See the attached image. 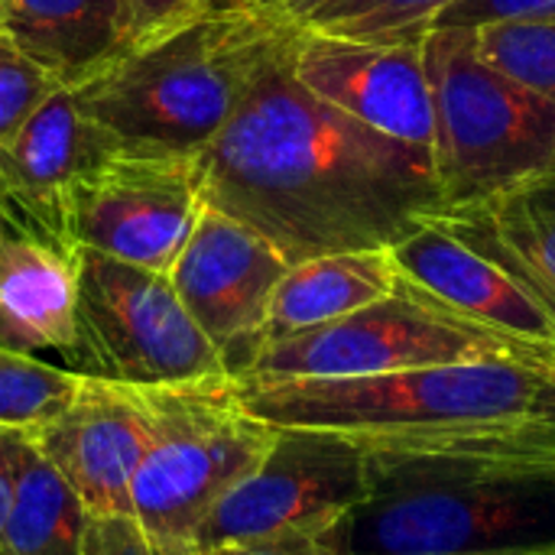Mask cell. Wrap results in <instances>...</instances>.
I'll return each mask as SVG.
<instances>
[{"mask_svg": "<svg viewBox=\"0 0 555 555\" xmlns=\"http://www.w3.org/2000/svg\"><path fill=\"white\" fill-rule=\"evenodd\" d=\"M423 52L442 208L491 198L555 169V104L494 68L478 52L475 29H429Z\"/></svg>", "mask_w": 555, "mask_h": 555, "instance_id": "cell-6", "label": "cell"}, {"mask_svg": "<svg viewBox=\"0 0 555 555\" xmlns=\"http://www.w3.org/2000/svg\"><path fill=\"white\" fill-rule=\"evenodd\" d=\"M312 3H315V0H270L263 10L273 13V16H283V20H293V23H296Z\"/></svg>", "mask_w": 555, "mask_h": 555, "instance_id": "cell-30", "label": "cell"}, {"mask_svg": "<svg viewBox=\"0 0 555 555\" xmlns=\"http://www.w3.org/2000/svg\"><path fill=\"white\" fill-rule=\"evenodd\" d=\"M140 393L150 433L130 520L153 555H198L205 520L260 465L276 426L241 403L231 374L140 387Z\"/></svg>", "mask_w": 555, "mask_h": 555, "instance_id": "cell-5", "label": "cell"}, {"mask_svg": "<svg viewBox=\"0 0 555 555\" xmlns=\"http://www.w3.org/2000/svg\"><path fill=\"white\" fill-rule=\"evenodd\" d=\"M202 208V153L120 146L65 189L59 224L75 250L169 273Z\"/></svg>", "mask_w": 555, "mask_h": 555, "instance_id": "cell-9", "label": "cell"}, {"mask_svg": "<svg viewBox=\"0 0 555 555\" xmlns=\"http://www.w3.org/2000/svg\"><path fill=\"white\" fill-rule=\"evenodd\" d=\"M59 88L65 85L52 72L0 36V143L10 140Z\"/></svg>", "mask_w": 555, "mask_h": 555, "instance_id": "cell-24", "label": "cell"}, {"mask_svg": "<svg viewBox=\"0 0 555 555\" xmlns=\"http://www.w3.org/2000/svg\"><path fill=\"white\" fill-rule=\"evenodd\" d=\"M146 433L140 387L81 374L68 406L29 436L81 498L91 520H130Z\"/></svg>", "mask_w": 555, "mask_h": 555, "instance_id": "cell-13", "label": "cell"}, {"mask_svg": "<svg viewBox=\"0 0 555 555\" xmlns=\"http://www.w3.org/2000/svg\"><path fill=\"white\" fill-rule=\"evenodd\" d=\"M10 504L0 530L3 555H85L91 514L29 433H7Z\"/></svg>", "mask_w": 555, "mask_h": 555, "instance_id": "cell-20", "label": "cell"}, {"mask_svg": "<svg viewBox=\"0 0 555 555\" xmlns=\"http://www.w3.org/2000/svg\"><path fill=\"white\" fill-rule=\"evenodd\" d=\"M455 0H315L296 23L312 33L377 42H416Z\"/></svg>", "mask_w": 555, "mask_h": 555, "instance_id": "cell-21", "label": "cell"}, {"mask_svg": "<svg viewBox=\"0 0 555 555\" xmlns=\"http://www.w3.org/2000/svg\"><path fill=\"white\" fill-rule=\"evenodd\" d=\"M293 75L322 101L410 146L433 150L436 104L423 39L377 42L296 29Z\"/></svg>", "mask_w": 555, "mask_h": 555, "instance_id": "cell-12", "label": "cell"}, {"mask_svg": "<svg viewBox=\"0 0 555 555\" xmlns=\"http://www.w3.org/2000/svg\"><path fill=\"white\" fill-rule=\"evenodd\" d=\"M85 555H153L133 520H91Z\"/></svg>", "mask_w": 555, "mask_h": 555, "instance_id": "cell-28", "label": "cell"}, {"mask_svg": "<svg viewBox=\"0 0 555 555\" xmlns=\"http://www.w3.org/2000/svg\"><path fill=\"white\" fill-rule=\"evenodd\" d=\"M286 270V257L263 234L205 202L169 280L195 325L221 351L231 377H241L254 361Z\"/></svg>", "mask_w": 555, "mask_h": 555, "instance_id": "cell-11", "label": "cell"}, {"mask_svg": "<svg viewBox=\"0 0 555 555\" xmlns=\"http://www.w3.org/2000/svg\"><path fill=\"white\" fill-rule=\"evenodd\" d=\"M81 384L78 371H65L0 345V433H36L55 420Z\"/></svg>", "mask_w": 555, "mask_h": 555, "instance_id": "cell-22", "label": "cell"}, {"mask_svg": "<svg viewBox=\"0 0 555 555\" xmlns=\"http://www.w3.org/2000/svg\"><path fill=\"white\" fill-rule=\"evenodd\" d=\"M423 221L494 260L555 319V169Z\"/></svg>", "mask_w": 555, "mask_h": 555, "instance_id": "cell-17", "label": "cell"}, {"mask_svg": "<svg viewBox=\"0 0 555 555\" xmlns=\"http://www.w3.org/2000/svg\"><path fill=\"white\" fill-rule=\"evenodd\" d=\"M0 36L65 88L81 85L133 42L124 0H0Z\"/></svg>", "mask_w": 555, "mask_h": 555, "instance_id": "cell-18", "label": "cell"}, {"mask_svg": "<svg viewBox=\"0 0 555 555\" xmlns=\"http://www.w3.org/2000/svg\"><path fill=\"white\" fill-rule=\"evenodd\" d=\"M491 23H555V0H455L429 29H478Z\"/></svg>", "mask_w": 555, "mask_h": 555, "instance_id": "cell-25", "label": "cell"}, {"mask_svg": "<svg viewBox=\"0 0 555 555\" xmlns=\"http://www.w3.org/2000/svg\"><path fill=\"white\" fill-rule=\"evenodd\" d=\"M7 504H10V449H7V433H0V530L7 520Z\"/></svg>", "mask_w": 555, "mask_h": 555, "instance_id": "cell-29", "label": "cell"}, {"mask_svg": "<svg viewBox=\"0 0 555 555\" xmlns=\"http://www.w3.org/2000/svg\"><path fill=\"white\" fill-rule=\"evenodd\" d=\"M475 42L494 68L555 104V23H491Z\"/></svg>", "mask_w": 555, "mask_h": 555, "instance_id": "cell-23", "label": "cell"}, {"mask_svg": "<svg viewBox=\"0 0 555 555\" xmlns=\"http://www.w3.org/2000/svg\"><path fill=\"white\" fill-rule=\"evenodd\" d=\"M78 374L159 387L228 374L221 351L182 306L169 273L78 250Z\"/></svg>", "mask_w": 555, "mask_h": 555, "instance_id": "cell-8", "label": "cell"}, {"mask_svg": "<svg viewBox=\"0 0 555 555\" xmlns=\"http://www.w3.org/2000/svg\"><path fill=\"white\" fill-rule=\"evenodd\" d=\"M296 29L202 150L205 202L263 234L289 267L390 250L442 211L433 150L377 133L312 94L293 75Z\"/></svg>", "mask_w": 555, "mask_h": 555, "instance_id": "cell-1", "label": "cell"}, {"mask_svg": "<svg viewBox=\"0 0 555 555\" xmlns=\"http://www.w3.org/2000/svg\"><path fill=\"white\" fill-rule=\"evenodd\" d=\"M530 364H537V367L546 374V380L553 384V390H555V348H543V351H540V354H537Z\"/></svg>", "mask_w": 555, "mask_h": 555, "instance_id": "cell-32", "label": "cell"}, {"mask_svg": "<svg viewBox=\"0 0 555 555\" xmlns=\"http://www.w3.org/2000/svg\"><path fill=\"white\" fill-rule=\"evenodd\" d=\"M270 0H205V10L228 13V10H263Z\"/></svg>", "mask_w": 555, "mask_h": 555, "instance_id": "cell-31", "label": "cell"}, {"mask_svg": "<svg viewBox=\"0 0 555 555\" xmlns=\"http://www.w3.org/2000/svg\"><path fill=\"white\" fill-rule=\"evenodd\" d=\"M124 7L130 13L133 42L166 26H176L195 13H205V0H124Z\"/></svg>", "mask_w": 555, "mask_h": 555, "instance_id": "cell-27", "label": "cell"}, {"mask_svg": "<svg viewBox=\"0 0 555 555\" xmlns=\"http://www.w3.org/2000/svg\"><path fill=\"white\" fill-rule=\"evenodd\" d=\"M78 250L0 198V345L75 354Z\"/></svg>", "mask_w": 555, "mask_h": 555, "instance_id": "cell-15", "label": "cell"}, {"mask_svg": "<svg viewBox=\"0 0 555 555\" xmlns=\"http://www.w3.org/2000/svg\"><path fill=\"white\" fill-rule=\"evenodd\" d=\"M117 150L120 143L81 114L72 88H59L0 143V198L65 237L59 224L65 189Z\"/></svg>", "mask_w": 555, "mask_h": 555, "instance_id": "cell-16", "label": "cell"}, {"mask_svg": "<svg viewBox=\"0 0 555 555\" xmlns=\"http://www.w3.org/2000/svg\"><path fill=\"white\" fill-rule=\"evenodd\" d=\"M400 280L436 299L472 325L498 332L527 348H555V319L494 260L481 257L449 231L423 221L390 247Z\"/></svg>", "mask_w": 555, "mask_h": 555, "instance_id": "cell-14", "label": "cell"}, {"mask_svg": "<svg viewBox=\"0 0 555 555\" xmlns=\"http://www.w3.org/2000/svg\"><path fill=\"white\" fill-rule=\"evenodd\" d=\"M237 393L270 426L328 429L361 442L555 420L553 384L527 361L442 364L345 380H237Z\"/></svg>", "mask_w": 555, "mask_h": 555, "instance_id": "cell-4", "label": "cell"}, {"mask_svg": "<svg viewBox=\"0 0 555 555\" xmlns=\"http://www.w3.org/2000/svg\"><path fill=\"white\" fill-rule=\"evenodd\" d=\"M371 452V498L328 540L345 555H555V468Z\"/></svg>", "mask_w": 555, "mask_h": 555, "instance_id": "cell-3", "label": "cell"}, {"mask_svg": "<svg viewBox=\"0 0 555 555\" xmlns=\"http://www.w3.org/2000/svg\"><path fill=\"white\" fill-rule=\"evenodd\" d=\"M202 555H345L328 533H283V537H263L247 543H228Z\"/></svg>", "mask_w": 555, "mask_h": 555, "instance_id": "cell-26", "label": "cell"}, {"mask_svg": "<svg viewBox=\"0 0 555 555\" xmlns=\"http://www.w3.org/2000/svg\"><path fill=\"white\" fill-rule=\"evenodd\" d=\"M296 23L267 10L195 13L130 42L72 88L124 150L202 153L241 111Z\"/></svg>", "mask_w": 555, "mask_h": 555, "instance_id": "cell-2", "label": "cell"}, {"mask_svg": "<svg viewBox=\"0 0 555 555\" xmlns=\"http://www.w3.org/2000/svg\"><path fill=\"white\" fill-rule=\"evenodd\" d=\"M397 283L400 273L390 250H348L299 260L283 273L270 299L257 351L267 341L351 315L390 296Z\"/></svg>", "mask_w": 555, "mask_h": 555, "instance_id": "cell-19", "label": "cell"}, {"mask_svg": "<svg viewBox=\"0 0 555 555\" xmlns=\"http://www.w3.org/2000/svg\"><path fill=\"white\" fill-rule=\"evenodd\" d=\"M0 555H3V553H0Z\"/></svg>", "mask_w": 555, "mask_h": 555, "instance_id": "cell-33", "label": "cell"}, {"mask_svg": "<svg viewBox=\"0 0 555 555\" xmlns=\"http://www.w3.org/2000/svg\"><path fill=\"white\" fill-rule=\"evenodd\" d=\"M371 498V452L328 429L276 426L260 465L241 478L202 527L198 555L283 533H322Z\"/></svg>", "mask_w": 555, "mask_h": 555, "instance_id": "cell-10", "label": "cell"}, {"mask_svg": "<svg viewBox=\"0 0 555 555\" xmlns=\"http://www.w3.org/2000/svg\"><path fill=\"white\" fill-rule=\"evenodd\" d=\"M540 351L465 322L410 286L335 322L267 341L237 380H345L442 364L533 361Z\"/></svg>", "mask_w": 555, "mask_h": 555, "instance_id": "cell-7", "label": "cell"}]
</instances>
